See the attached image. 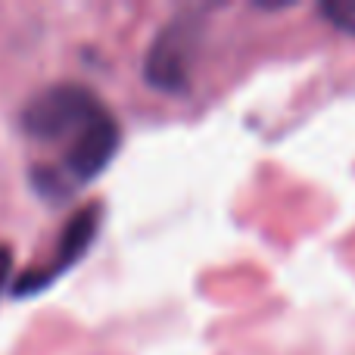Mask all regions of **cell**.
<instances>
[{
  "label": "cell",
  "mask_w": 355,
  "mask_h": 355,
  "mask_svg": "<svg viewBox=\"0 0 355 355\" xmlns=\"http://www.w3.org/2000/svg\"><path fill=\"white\" fill-rule=\"evenodd\" d=\"M103 106L87 87L78 85H56L50 91L37 94L22 112V128L37 141H62L78 137L100 116Z\"/></svg>",
  "instance_id": "cell-1"
},
{
  "label": "cell",
  "mask_w": 355,
  "mask_h": 355,
  "mask_svg": "<svg viewBox=\"0 0 355 355\" xmlns=\"http://www.w3.org/2000/svg\"><path fill=\"white\" fill-rule=\"evenodd\" d=\"M196 37H200V22H190V19H178L156 37V44L150 47L147 66H144V75L156 91L181 94L187 87Z\"/></svg>",
  "instance_id": "cell-2"
},
{
  "label": "cell",
  "mask_w": 355,
  "mask_h": 355,
  "mask_svg": "<svg viewBox=\"0 0 355 355\" xmlns=\"http://www.w3.org/2000/svg\"><path fill=\"white\" fill-rule=\"evenodd\" d=\"M97 227H100V206H85L69 218L66 231L60 237V246H56V259L41 271H28L25 277H19L16 284V296H28L44 290L50 281H53L60 271H66L69 265H75L81 256L87 252L91 240L97 237Z\"/></svg>",
  "instance_id": "cell-3"
},
{
  "label": "cell",
  "mask_w": 355,
  "mask_h": 355,
  "mask_svg": "<svg viewBox=\"0 0 355 355\" xmlns=\"http://www.w3.org/2000/svg\"><path fill=\"white\" fill-rule=\"evenodd\" d=\"M119 141H122V131H119L116 119L106 110L100 112V116H94L91 125L72 141V150H69V156H66L69 178H75L78 184L97 178L112 162V156H116V150H119Z\"/></svg>",
  "instance_id": "cell-4"
},
{
  "label": "cell",
  "mask_w": 355,
  "mask_h": 355,
  "mask_svg": "<svg viewBox=\"0 0 355 355\" xmlns=\"http://www.w3.org/2000/svg\"><path fill=\"white\" fill-rule=\"evenodd\" d=\"M318 12H321V19H327L337 31L355 35V0H327V3L318 6Z\"/></svg>",
  "instance_id": "cell-5"
},
{
  "label": "cell",
  "mask_w": 355,
  "mask_h": 355,
  "mask_svg": "<svg viewBox=\"0 0 355 355\" xmlns=\"http://www.w3.org/2000/svg\"><path fill=\"white\" fill-rule=\"evenodd\" d=\"M12 271V252L6 250V246H0V287H3V281L10 277Z\"/></svg>",
  "instance_id": "cell-6"
}]
</instances>
